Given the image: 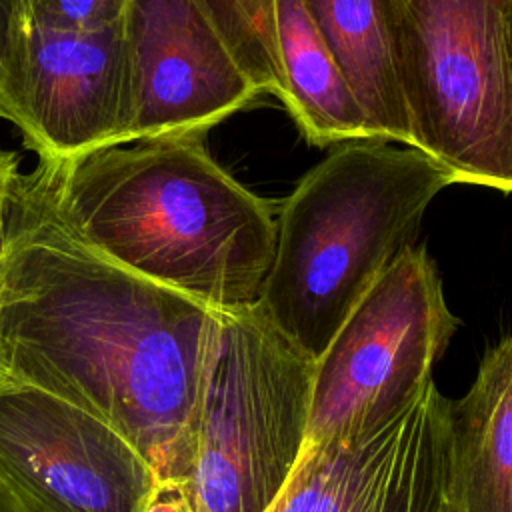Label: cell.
<instances>
[{"instance_id":"cell-21","label":"cell","mask_w":512,"mask_h":512,"mask_svg":"<svg viewBox=\"0 0 512 512\" xmlns=\"http://www.w3.org/2000/svg\"><path fill=\"white\" fill-rule=\"evenodd\" d=\"M10 376L6 374V370H4V366H2V362H0V382H4V380H8Z\"/></svg>"},{"instance_id":"cell-23","label":"cell","mask_w":512,"mask_h":512,"mask_svg":"<svg viewBox=\"0 0 512 512\" xmlns=\"http://www.w3.org/2000/svg\"><path fill=\"white\" fill-rule=\"evenodd\" d=\"M0 118H4V114H2V110H0Z\"/></svg>"},{"instance_id":"cell-17","label":"cell","mask_w":512,"mask_h":512,"mask_svg":"<svg viewBox=\"0 0 512 512\" xmlns=\"http://www.w3.org/2000/svg\"><path fill=\"white\" fill-rule=\"evenodd\" d=\"M18 164H20V158L14 152L0 150V256L4 252L10 206H12L14 190L20 178Z\"/></svg>"},{"instance_id":"cell-20","label":"cell","mask_w":512,"mask_h":512,"mask_svg":"<svg viewBox=\"0 0 512 512\" xmlns=\"http://www.w3.org/2000/svg\"><path fill=\"white\" fill-rule=\"evenodd\" d=\"M444 512H458V510H456V506L452 504V500H450V498H448V502H446V506H444Z\"/></svg>"},{"instance_id":"cell-5","label":"cell","mask_w":512,"mask_h":512,"mask_svg":"<svg viewBox=\"0 0 512 512\" xmlns=\"http://www.w3.org/2000/svg\"><path fill=\"white\" fill-rule=\"evenodd\" d=\"M412 148L512 192V0H390Z\"/></svg>"},{"instance_id":"cell-6","label":"cell","mask_w":512,"mask_h":512,"mask_svg":"<svg viewBox=\"0 0 512 512\" xmlns=\"http://www.w3.org/2000/svg\"><path fill=\"white\" fill-rule=\"evenodd\" d=\"M458 318L426 248H406L314 362L306 444L374 428L432 380Z\"/></svg>"},{"instance_id":"cell-4","label":"cell","mask_w":512,"mask_h":512,"mask_svg":"<svg viewBox=\"0 0 512 512\" xmlns=\"http://www.w3.org/2000/svg\"><path fill=\"white\" fill-rule=\"evenodd\" d=\"M314 362L256 306L224 310L206 374L192 512H270L306 446Z\"/></svg>"},{"instance_id":"cell-8","label":"cell","mask_w":512,"mask_h":512,"mask_svg":"<svg viewBox=\"0 0 512 512\" xmlns=\"http://www.w3.org/2000/svg\"><path fill=\"white\" fill-rule=\"evenodd\" d=\"M0 464L46 512H144L158 486L112 424L12 378L0 382Z\"/></svg>"},{"instance_id":"cell-9","label":"cell","mask_w":512,"mask_h":512,"mask_svg":"<svg viewBox=\"0 0 512 512\" xmlns=\"http://www.w3.org/2000/svg\"><path fill=\"white\" fill-rule=\"evenodd\" d=\"M122 24L132 76L128 142L204 138L260 94L196 0H128Z\"/></svg>"},{"instance_id":"cell-14","label":"cell","mask_w":512,"mask_h":512,"mask_svg":"<svg viewBox=\"0 0 512 512\" xmlns=\"http://www.w3.org/2000/svg\"><path fill=\"white\" fill-rule=\"evenodd\" d=\"M260 94L282 100L274 0H196Z\"/></svg>"},{"instance_id":"cell-3","label":"cell","mask_w":512,"mask_h":512,"mask_svg":"<svg viewBox=\"0 0 512 512\" xmlns=\"http://www.w3.org/2000/svg\"><path fill=\"white\" fill-rule=\"evenodd\" d=\"M454 182L416 148L346 142L282 202L256 306L318 360L364 294L412 246L432 198Z\"/></svg>"},{"instance_id":"cell-11","label":"cell","mask_w":512,"mask_h":512,"mask_svg":"<svg viewBox=\"0 0 512 512\" xmlns=\"http://www.w3.org/2000/svg\"><path fill=\"white\" fill-rule=\"evenodd\" d=\"M450 500L458 512H512V334L452 404Z\"/></svg>"},{"instance_id":"cell-22","label":"cell","mask_w":512,"mask_h":512,"mask_svg":"<svg viewBox=\"0 0 512 512\" xmlns=\"http://www.w3.org/2000/svg\"><path fill=\"white\" fill-rule=\"evenodd\" d=\"M510 32H512V16H510Z\"/></svg>"},{"instance_id":"cell-19","label":"cell","mask_w":512,"mask_h":512,"mask_svg":"<svg viewBox=\"0 0 512 512\" xmlns=\"http://www.w3.org/2000/svg\"><path fill=\"white\" fill-rule=\"evenodd\" d=\"M144 512H192L180 486L158 482Z\"/></svg>"},{"instance_id":"cell-10","label":"cell","mask_w":512,"mask_h":512,"mask_svg":"<svg viewBox=\"0 0 512 512\" xmlns=\"http://www.w3.org/2000/svg\"><path fill=\"white\" fill-rule=\"evenodd\" d=\"M132 76L124 24L66 32L28 22L24 48V146L40 160H68L126 144Z\"/></svg>"},{"instance_id":"cell-15","label":"cell","mask_w":512,"mask_h":512,"mask_svg":"<svg viewBox=\"0 0 512 512\" xmlns=\"http://www.w3.org/2000/svg\"><path fill=\"white\" fill-rule=\"evenodd\" d=\"M26 32L28 0H0V110L16 128L22 124Z\"/></svg>"},{"instance_id":"cell-7","label":"cell","mask_w":512,"mask_h":512,"mask_svg":"<svg viewBox=\"0 0 512 512\" xmlns=\"http://www.w3.org/2000/svg\"><path fill=\"white\" fill-rule=\"evenodd\" d=\"M452 480V402L428 380L394 416L306 444L272 512H444Z\"/></svg>"},{"instance_id":"cell-12","label":"cell","mask_w":512,"mask_h":512,"mask_svg":"<svg viewBox=\"0 0 512 512\" xmlns=\"http://www.w3.org/2000/svg\"><path fill=\"white\" fill-rule=\"evenodd\" d=\"M342 68L374 140L412 148L390 0H304Z\"/></svg>"},{"instance_id":"cell-1","label":"cell","mask_w":512,"mask_h":512,"mask_svg":"<svg viewBox=\"0 0 512 512\" xmlns=\"http://www.w3.org/2000/svg\"><path fill=\"white\" fill-rule=\"evenodd\" d=\"M222 318L88 248L40 172L20 174L0 256V362L112 424L162 484L190 478Z\"/></svg>"},{"instance_id":"cell-24","label":"cell","mask_w":512,"mask_h":512,"mask_svg":"<svg viewBox=\"0 0 512 512\" xmlns=\"http://www.w3.org/2000/svg\"><path fill=\"white\" fill-rule=\"evenodd\" d=\"M270 512H272V510H270Z\"/></svg>"},{"instance_id":"cell-13","label":"cell","mask_w":512,"mask_h":512,"mask_svg":"<svg viewBox=\"0 0 512 512\" xmlns=\"http://www.w3.org/2000/svg\"><path fill=\"white\" fill-rule=\"evenodd\" d=\"M282 102L308 144L374 140L364 112L304 0H274Z\"/></svg>"},{"instance_id":"cell-2","label":"cell","mask_w":512,"mask_h":512,"mask_svg":"<svg viewBox=\"0 0 512 512\" xmlns=\"http://www.w3.org/2000/svg\"><path fill=\"white\" fill-rule=\"evenodd\" d=\"M36 170L62 222L106 260L214 308L258 302L276 216L202 138L136 140Z\"/></svg>"},{"instance_id":"cell-16","label":"cell","mask_w":512,"mask_h":512,"mask_svg":"<svg viewBox=\"0 0 512 512\" xmlns=\"http://www.w3.org/2000/svg\"><path fill=\"white\" fill-rule=\"evenodd\" d=\"M128 0H28V22L66 30L92 32L120 24Z\"/></svg>"},{"instance_id":"cell-18","label":"cell","mask_w":512,"mask_h":512,"mask_svg":"<svg viewBox=\"0 0 512 512\" xmlns=\"http://www.w3.org/2000/svg\"><path fill=\"white\" fill-rule=\"evenodd\" d=\"M0 512H46V508L0 464Z\"/></svg>"}]
</instances>
